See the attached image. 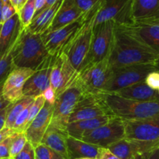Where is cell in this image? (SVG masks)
<instances>
[{
  "mask_svg": "<svg viewBox=\"0 0 159 159\" xmlns=\"http://www.w3.org/2000/svg\"><path fill=\"white\" fill-rule=\"evenodd\" d=\"M112 68L139 64L158 63L159 56L116 23L114 39L108 57Z\"/></svg>",
  "mask_w": 159,
  "mask_h": 159,
  "instance_id": "obj_1",
  "label": "cell"
},
{
  "mask_svg": "<svg viewBox=\"0 0 159 159\" xmlns=\"http://www.w3.org/2000/svg\"><path fill=\"white\" fill-rule=\"evenodd\" d=\"M51 55L47 50L41 34L23 29L12 50L15 68H30L34 71L42 66Z\"/></svg>",
  "mask_w": 159,
  "mask_h": 159,
  "instance_id": "obj_2",
  "label": "cell"
},
{
  "mask_svg": "<svg viewBox=\"0 0 159 159\" xmlns=\"http://www.w3.org/2000/svg\"><path fill=\"white\" fill-rule=\"evenodd\" d=\"M102 4L103 0L99 2L89 11L85 12V20L82 26L74 38L63 51L78 71L81 70L89 53L95 21Z\"/></svg>",
  "mask_w": 159,
  "mask_h": 159,
  "instance_id": "obj_3",
  "label": "cell"
},
{
  "mask_svg": "<svg viewBox=\"0 0 159 159\" xmlns=\"http://www.w3.org/2000/svg\"><path fill=\"white\" fill-rule=\"evenodd\" d=\"M113 116L122 120H139L159 114L158 101L127 99L112 93L99 94Z\"/></svg>",
  "mask_w": 159,
  "mask_h": 159,
  "instance_id": "obj_4",
  "label": "cell"
},
{
  "mask_svg": "<svg viewBox=\"0 0 159 159\" xmlns=\"http://www.w3.org/2000/svg\"><path fill=\"white\" fill-rule=\"evenodd\" d=\"M112 74L109 59L84 66L75 81L85 95H99L105 92Z\"/></svg>",
  "mask_w": 159,
  "mask_h": 159,
  "instance_id": "obj_5",
  "label": "cell"
},
{
  "mask_svg": "<svg viewBox=\"0 0 159 159\" xmlns=\"http://www.w3.org/2000/svg\"><path fill=\"white\" fill-rule=\"evenodd\" d=\"M158 65V63H148L112 68L111 77L103 93H113L130 85L144 82L149 73L159 70Z\"/></svg>",
  "mask_w": 159,
  "mask_h": 159,
  "instance_id": "obj_6",
  "label": "cell"
},
{
  "mask_svg": "<svg viewBox=\"0 0 159 159\" xmlns=\"http://www.w3.org/2000/svg\"><path fill=\"white\" fill-rule=\"evenodd\" d=\"M76 81L56 99L53 109L51 127H55L61 131L66 132L69 124V118L75 108L82 97L85 96ZM67 133V132H66Z\"/></svg>",
  "mask_w": 159,
  "mask_h": 159,
  "instance_id": "obj_7",
  "label": "cell"
},
{
  "mask_svg": "<svg viewBox=\"0 0 159 159\" xmlns=\"http://www.w3.org/2000/svg\"><path fill=\"white\" fill-rule=\"evenodd\" d=\"M115 28L116 21L113 20L94 26L89 53L82 68L89 64L97 63L108 58L113 46Z\"/></svg>",
  "mask_w": 159,
  "mask_h": 159,
  "instance_id": "obj_8",
  "label": "cell"
},
{
  "mask_svg": "<svg viewBox=\"0 0 159 159\" xmlns=\"http://www.w3.org/2000/svg\"><path fill=\"white\" fill-rule=\"evenodd\" d=\"M54 57L51 75V86L57 97L74 83L79 71L74 68L68 56L64 52Z\"/></svg>",
  "mask_w": 159,
  "mask_h": 159,
  "instance_id": "obj_9",
  "label": "cell"
},
{
  "mask_svg": "<svg viewBox=\"0 0 159 159\" xmlns=\"http://www.w3.org/2000/svg\"><path fill=\"white\" fill-rule=\"evenodd\" d=\"M124 138L125 128L124 120L115 116L107 124L84 135L82 140L100 148H107Z\"/></svg>",
  "mask_w": 159,
  "mask_h": 159,
  "instance_id": "obj_10",
  "label": "cell"
},
{
  "mask_svg": "<svg viewBox=\"0 0 159 159\" xmlns=\"http://www.w3.org/2000/svg\"><path fill=\"white\" fill-rule=\"evenodd\" d=\"M125 138L147 142L159 141V114L139 120H123Z\"/></svg>",
  "mask_w": 159,
  "mask_h": 159,
  "instance_id": "obj_11",
  "label": "cell"
},
{
  "mask_svg": "<svg viewBox=\"0 0 159 159\" xmlns=\"http://www.w3.org/2000/svg\"><path fill=\"white\" fill-rule=\"evenodd\" d=\"M85 12L79 20L61 29L52 32L47 31L41 34L42 39L50 55L56 56L57 54L63 52L65 48L74 38L82 26L85 20Z\"/></svg>",
  "mask_w": 159,
  "mask_h": 159,
  "instance_id": "obj_12",
  "label": "cell"
},
{
  "mask_svg": "<svg viewBox=\"0 0 159 159\" xmlns=\"http://www.w3.org/2000/svg\"><path fill=\"white\" fill-rule=\"evenodd\" d=\"M118 24L159 56V21H132Z\"/></svg>",
  "mask_w": 159,
  "mask_h": 159,
  "instance_id": "obj_13",
  "label": "cell"
},
{
  "mask_svg": "<svg viewBox=\"0 0 159 159\" xmlns=\"http://www.w3.org/2000/svg\"><path fill=\"white\" fill-rule=\"evenodd\" d=\"M105 115L112 114L100 95H85L71 113L69 118V124Z\"/></svg>",
  "mask_w": 159,
  "mask_h": 159,
  "instance_id": "obj_14",
  "label": "cell"
},
{
  "mask_svg": "<svg viewBox=\"0 0 159 159\" xmlns=\"http://www.w3.org/2000/svg\"><path fill=\"white\" fill-rule=\"evenodd\" d=\"M158 144V142H147L124 138L107 148L120 159H138L159 148Z\"/></svg>",
  "mask_w": 159,
  "mask_h": 159,
  "instance_id": "obj_15",
  "label": "cell"
},
{
  "mask_svg": "<svg viewBox=\"0 0 159 159\" xmlns=\"http://www.w3.org/2000/svg\"><path fill=\"white\" fill-rule=\"evenodd\" d=\"M132 0H103L95 26L107 20H113L116 23L123 24L130 22V7Z\"/></svg>",
  "mask_w": 159,
  "mask_h": 159,
  "instance_id": "obj_16",
  "label": "cell"
},
{
  "mask_svg": "<svg viewBox=\"0 0 159 159\" xmlns=\"http://www.w3.org/2000/svg\"><path fill=\"white\" fill-rule=\"evenodd\" d=\"M34 70L25 68H14L2 85V96L6 101L15 103L23 97V88Z\"/></svg>",
  "mask_w": 159,
  "mask_h": 159,
  "instance_id": "obj_17",
  "label": "cell"
},
{
  "mask_svg": "<svg viewBox=\"0 0 159 159\" xmlns=\"http://www.w3.org/2000/svg\"><path fill=\"white\" fill-rule=\"evenodd\" d=\"M54 58V56H51L50 58L29 78L23 88V96L35 99L37 96L43 95L45 90L51 86V75Z\"/></svg>",
  "mask_w": 159,
  "mask_h": 159,
  "instance_id": "obj_18",
  "label": "cell"
},
{
  "mask_svg": "<svg viewBox=\"0 0 159 159\" xmlns=\"http://www.w3.org/2000/svg\"><path fill=\"white\" fill-rule=\"evenodd\" d=\"M53 109L54 105L46 102L41 111L25 130L28 141L34 148L41 144L42 139L51 125Z\"/></svg>",
  "mask_w": 159,
  "mask_h": 159,
  "instance_id": "obj_19",
  "label": "cell"
},
{
  "mask_svg": "<svg viewBox=\"0 0 159 159\" xmlns=\"http://www.w3.org/2000/svg\"><path fill=\"white\" fill-rule=\"evenodd\" d=\"M23 29L18 13L0 24V58L12 51Z\"/></svg>",
  "mask_w": 159,
  "mask_h": 159,
  "instance_id": "obj_20",
  "label": "cell"
},
{
  "mask_svg": "<svg viewBox=\"0 0 159 159\" xmlns=\"http://www.w3.org/2000/svg\"><path fill=\"white\" fill-rule=\"evenodd\" d=\"M132 21H159V0H132Z\"/></svg>",
  "mask_w": 159,
  "mask_h": 159,
  "instance_id": "obj_21",
  "label": "cell"
},
{
  "mask_svg": "<svg viewBox=\"0 0 159 159\" xmlns=\"http://www.w3.org/2000/svg\"><path fill=\"white\" fill-rule=\"evenodd\" d=\"M83 15L84 12L76 5L75 0H65L62 6L57 11L52 24L47 31L52 32L61 29L79 20Z\"/></svg>",
  "mask_w": 159,
  "mask_h": 159,
  "instance_id": "obj_22",
  "label": "cell"
},
{
  "mask_svg": "<svg viewBox=\"0 0 159 159\" xmlns=\"http://www.w3.org/2000/svg\"><path fill=\"white\" fill-rule=\"evenodd\" d=\"M113 117V115H105V116H98L93 119L84 120L76 121L68 124L66 132L68 136L72 137L76 139L82 140L85 134L95 129L105 125L110 122Z\"/></svg>",
  "mask_w": 159,
  "mask_h": 159,
  "instance_id": "obj_23",
  "label": "cell"
},
{
  "mask_svg": "<svg viewBox=\"0 0 159 159\" xmlns=\"http://www.w3.org/2000/svg\"><path fill=\"white\" fill-rule=\"evenodd\" d=\"M127 99L137 101H158V90L150 88L145 82H140L112 93Z\"/></svg>",
  "mask_w": 159,
  "mask_h": 159,
  "instance_id": "obj_24",
  "label": "cell"
},
{
  "mask_svg": "<svg viewBox=\"0 0 159 159\" xmlns=\"http://www.w3.org/2000/svg\"><path fill=\"white\" fill-rule=\"evenodd\" d=\"M67 145L69 159L91 158L97 159L102 148L68 136Z\"/></svg>",
  "mask_w": 159,
  "mask_h": 159,
  "instance_id": "obj_25",
  "label": "cell"
},
{
  "mask_svg": "<svg viewBox=\"0 0 159 159\" xmlns=\"http://www.w3.org/2000/svg\"><path fill=\"white\" fill-rule=\"evenodd\" d=\"M68 135L66 132L50 126L45 133L41 143L52 150L55 151L65 159H69L67 145V138Z\"/></svg>",
  "mask_w": 159,
  "mask_h": 159,
  "instance_id": "obj_26",
  "label": "cell"
},
{
  "mask_svg": "<svg viewBox=\"0 0 159 159\" xmlns=\"http://www.w3.org/2000/svg\"><path fill=\"white\" fill-rule=\"evenodd\" d=\"M65 0H58L54 6H51L49 9L43 11L36 16L31 22L30 25L27 27L30 31L34 34H43L46 32L52 24L53 20L57 14V11L63 4Z\"/></svg>",
  "mask_w": 159,
  "mask_h": 159,
  "instance_id": "obj_27",
  "label": "cell"
},
{
  "mask_svg": "<svg viewBox=\"0 0 159 159\" xmlns=\"http://www.w3.org/2000/svg\"><path fill=\"white\" fill-rule=\"evenodd\" d=\"M34 101V98L23 96L22 99L16 102L15 103H12L8 112L7 117L6 120V128L12 129L13 127L14 124L16 120L19 115L26 108H27L30 105L33 103Z\"/></svg>",
  "mask_w": 159,
  "mask_h": 159,
  "instance_id": "obj_28",
  "label": "cell"
},
{
  "mask_svg": "<svg viewBox=\"0 0 159 159\" xmlns=\"http://www.w3.org/2000/svg\"><path fill=\"white\" fill-rule=\"evenodd\" d=\"M17 13L23 27L24 29L27 28L34 20L36 13L35 0H28L23 7L20 9V12Z\"/></svg>",
  "mask_w": 159,
  "mask_h": 159,
  "instance_id": "obj_29",
  "label": "cell"
},
{
  "mask_svg": "<svg viewBox=\"0 0 159 159\" xmlns=\"http://www.w3.org/2000/svg\"><path fill=\"white\" fill-rule=\"evenodd\" d=\"M28 142L25 132L17 133L14 132L12 134V140L10 147V158H14L25 147Z\"/></svg>",
  "mask_w": 159,
  "mask_h": 159,
  "instance_id": "obj_30",
  "label": "cell"
},
{
  "mask_svg": "<svg viewBox=\"0 0 159 159\" xmlns=\"http://www.w3.org/2000/svg\"><path fill=\"white\" fill-rule=\"evenodd\" d=\"M15 68L12 61V51L0 58V85L4 83L6 79Z\"/></svg>",
  "mask_w": 159,
  "mask_h": 159,
  "instance_id": "obj_31",
  "label": "cell"
},
{
  "mask_svg": "<svg viewBox=\"0 0 159 159\" xmlns=\"http://www.w3.org/2000/svg\"><path fill=\"white\" fill-rule=\"evenodd\" d=\"M36 159H65L63 156L43 144L35 148Z\"/></svg>",
  "mask_w": 159,
  "mask_h": 159,
  "instance_id": "obj_32",
  "label": "cell"
},
{
  "mask_svg": "<svg viewBox=\"0 0 159 159\" xmlns=\"http://www.w3.org/2000/svg\"><path fill=\"white\" fill-rule=\"evenodd\" d=\"M45 103H46V99L43 97V95H41V96H37V98L34 99V101L33 102V103L31 104L30 107L29 116H28L26 128H27L28 126L30 124V123L34 120V118H35L36 116L39 114V113L41 111L43 107H44Z\"/></svg>",
  "mask_w": 159,
  "mask_h": 159,
  "instance_id": "obj_33",
  "label": "cell"
},
{
  "mask_svg": "<svg viewBox=\"0 0 159 159\" xmlns=\"http://www.w3.org/2000/svg\"><path fill=\"white\" fill-rule=\"evenodd\" d=\"M16 13V10L13 7L10 0H3L1 24H2L3 23L7 21L8 20H9L11 17H12Z\"/></svg>",
  "mask_w": 159,
  "mask_h": 159,
  "instance_id": "obj_34",
  "label": "cell"
},
{
  "mask_svg": "<svg viewBox=\"0 0 159 159\" xmlns=\"http://www.w3.org/2000/svg\"><path fill=\"white\" fill-rule=\"evenodd\" d=\"M12 159H36L35 148L28 141L23 150Z\"/></svg>",
  "mask_w": 159,
  "mask_h": 159,
  "instance_id": "obj_35",
  "label": "cell"
},
{
  "mask_svg": "<svg viewBox=\"0 0 159 159\" xmlns=\"http://www.w3.org/2000/svg\"><path fill=\"white\" fill-rule=\"evenodd\" d=\"M12 134L0 143V159L10 158V147L12 140Z\"/></svg>",
  "mask_w": 159,
  "mask_h": 159,
  "instance_id": "obj_36",
  "label": "cell"
},
{
  "mask_svg": "<svg viewBox=\"0 0 159 159\" xmlns=\"http://www.w3.org/2000/svg\"><path fill=\"white\" fill-rule=\"evenodd\" d=\"M145 83L155 90L159 89V70L152 71L145 79Z\"/></svg>",
  "mask_w": 159,
  "mask_h": 159,
  "instance_id": "obj_37",
  "label": "cell"
},
{
  "mask_svg": "<svg viewBox=\"0 0 159 159\" xmlns=\"http://www.w3.org/2000/svg\"><path fill=\"white\" fill-rule=\"evenodd\" d=\"M102 0H75L76 5L84 13L93 9L96 4H98Z\"/></svg>",
  "mask_w": 159,
  "mask_h": 159,
  "instance_id": "obj_38",
  "label": "cell"
},
{
  "mask_svg": "<svg viewBox=\"0 0 159 159\" xmlns=\"http://www.w3.org/2000/svg\"><path fill=\"white\" fill-rule=\"evenodd\" d=\"M43 96L45 98V99H46V102L54 105L56 101V99H57V96H56L55 92L53 89L52 87L50 86L49 88L47 89L44 93H43Z\"/></svg>",
  "mask_w": 159,
  "mask_h": 159,
  "instance_id": "obj_39",
  "label": "cell"
},
{
  "mask_svg": "<svg viewBox=\"0 0 159 159\" xmlns=\"http://www.w3.org/2000/svg\"><path fill=\"white\" fill-rule=\"evenodd\" d=\"M97 159H120L117 156L114 155L113 152H110L108 148H102L99 153Z\"/></svg>",
  "mask_w": 159,
  "mask_h": 159,
  "instance_id": "obj_40",
  "label": "cell"
},
{
  "mask_svg": "<svg viewBox=\"0 0 159 159\" xmlns=\"http://www.w3.org/2000/svg\"><path fill=\"white\" fill-rule=\"evenodd\" d=\"M11 104L9 106V107H7L6 108H5L4 110H2L0 111V130H2V129H4L5 127H6V117H7L8 112H9V108H10Z\"/></svg>",
  "mask_w": 159,
  "mask_h": 159,
  "instance_id": "obj_41",
  "label": "cell"
},
{
  "mask_svg": "<svg viewBox=\"0 0 159 159\" xmlns=\"http://www.w3.org/2000/svg\"><path fill=\"white\" fill-rule=\"evenodd\" d=\"M138 159H159V148L155 149V150L143 155Z\"/></svg>",
  "mask_w": 159,
  "mask_h": 159,
  "instance_id": "obj_42",
  "label": "cell"
},
{
  "mask_svg": "<svg viewBox=\"0 0 159 159\" xmlns=\"http://www.w3.org/2000/svg\"><path fill=\"white\" fill-rule=\"evenodd\" d=\"M10 1L12 2L13 7L16 10V12H19L20 11V9L23 7V6L26 4L28 0H10Z\"/></svg>",
  "mask_w": 159,
  "mask_h": 159,
  "instance_id": "obj_43",
  "label": "cell"
},
{
  "mask_svg": "<svg viewBox=\"0 0 159 159\" xmlns=\"http://www.w3.org/2000/svg\"><path fill=\"white\" fill-rule=\"evenodd\" d=\"M2 85L3 84L0 85V111L2 110H4L5 108H6L7 107H9L10 105V102H9L8 101H6L4 99L2 96Z\"/></svg>",
  "mask_w": 159,
  "mask_h": 159,
  "instance_id": "obj_44",
  "label": "cell"
},
{
  "mask_svg": "<svg viewBox=\"0 0 159 159\" xmlns=\"http://www.w3.org/2000/svg\"><path fill=\"white\" fill-rule=\"evenodd\" d=\"M14 130H12V129H9V128H6L5 127L4 129H2V130H0V143L2 142V141H4L6 138H7L8 137L10 136L12 134L14 133Z\"/></svg>",
  "mask_w": 159,
  "mask_h": 159,
  "instance_id": "obj_45",
  "label": "cell"
},
{
  "mask_svg": "<svg viewBox=\"0 0 159 159\" xmlns=\"http://www.w3.org/2000/svg\"><path fill=\"white\" fill-rule=\"evenodd\" d=\"M45 3H46V0H35V6H36V13L34 17L38 15L41 10L43 9V8L44 7Z\"/></svg>",
  "mask_w": 159,
  "mask_h": 159,
  "instance_id": "obj_46",
  "label": "cell"
},
{
  "mask_svg": "<svg viewBox=\"0 0 159 159\" xmlns=\"http://www.w3.org/2000/svg\"><path fill=\"white\" fill-rule=\"evenodd\" d=\"M57 1H58V0H46V3H45L44 7L43 8V9H42L41 12H42L43 11H44V10H46V9L51 8V6H54V5L55 4V3L57 2ZM40 13H39V14H40Z\"/></svg>",
  "mask_w": 159,
  "mask_h": 159,
  "instance_id": "obj_47",
  "label": "cell"
},
{
  "mask_svg": "<svg viewBox=\"0 0 159 159\" xmlns=\"http://www.w3.org/2000/svg\"><path fill=\"white\" fill-rule=\"evenodd\" d=\"M2 6H3V0H0V24L2 22Z\"/></svg>",
  "mask_w": 159,
  "mask_h": 159,
  "instance_id": "obj_48",
  "label": "cell"
},
{
  "mask_svg": "<svg viewBox=\"0 0 159 159\" xmlns=\"http://www.w3.org/2000/svg\"><path fill=\"white\" fill-rule=\"evenodd\" d=\"M77 159H96V158H77Z\"/></svg>",
  "mask_w": 159,
  "mask_h": 159,
  "instance_id": "obj_49",
  "label": "cell"
},
{
  "mask_svg": "<svg viewBox=\"0 0 159 159\" xmlns=\"http://www.w3.org/2000/svg\"><path fill=\"white\" fill-rule=\"evenodd\" d=\"M5 159H12V158H5Z\"/></svg>",
  "mask_w": 159,
  "mask_h": 159,
  "instance_id": "obj_50",
  "label": "cell"
},
{
  "mask_svg": "<svg viewBox=\"0 0 159 159\" xmlns=\"http://www.w3.org/2000/svg\"><path fill=\"white\" fill-rule=\"evenodd\" d=\"M158 148H159V141H158Z\"/></svg>",
  "mask_w": 159,
  "mask_h": 159,
  "instance_id": "obj_51",
  "label": "cell"
},
{
  "mask_svg": "<svg viewBox=\"0 0 159 159\" xmlns=\"http://www.w3.org/2000/svg\"><path fill=\"white\" fill-rule=\"evenodd\" d=\"M158 93H159V89H158Z\"/></svg>",
  "mask_w": 159,
  "mask_h": 159,
  "instance_id": "obj_52",
  "label": "cell"
}]
</instances>
